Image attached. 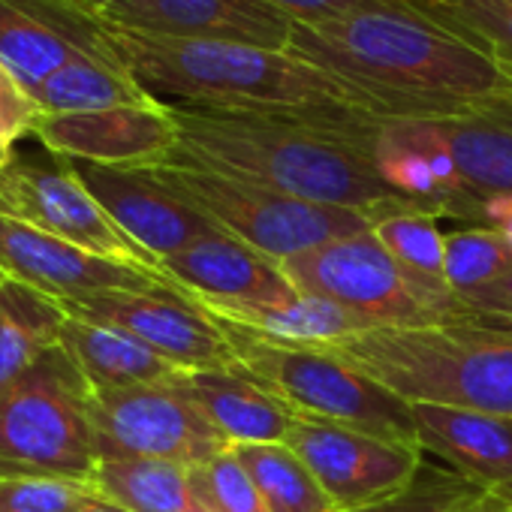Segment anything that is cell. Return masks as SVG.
I'll use <instances>...</instances> for the list:
<instances>
[{"label": "cell", "instance_id": "ba28073f", "mask_svg": "<svg viewBox=\"0 0 512 512\" xmlns=\"http://www.w3.org/2000/svg\"><path fill=\"white\" fill-rule=\"evenodd\" d=\"M278 266L302 296L335 302L371 329H416L461 320L458 296L446 284L404 269L371 232L311 247Z\"/></svg>", "mask_w": 512, "mask_h": 512}, {"label": "cell", "instance_id": "836d02e7", "mask_svg": "<svg viewBox=\"0 0 512 512\" xmlns=\"http://www.w3.org/2000/svg\"><path fill=\"white\" fill-rule=\"evenodd\" d=\"M94 491L67 476H0V512H79Z\"/></svg>", "mask_w": 512, "mask_h": 512}, {"label": "cell", "instance_id": "d6a6232c", "mask_svg": "<svg viewBox=\"0 0 512 512\" xmlns=\"http://www.w3.org/2000/svg\"><path fill=\"white\" fill-rule=\"evenodd\" d=\"M190 482L208 512H269L260 488L241 467L232 446L217 458L190 467Z\"/></svg>", "mask_w": 512, "mask_h": 512}, {"label": "cell", "instance_id": "9a60e30c", "mask_svg": "<svg viewBox=\"0 0 512 512\" xmlns=\"http://www.w3.org/2000/svg\"><path fill=\"white\" fill-rule=\"evenodd\" d=\"M34 139L70 163H94L112 169H142L169 157L178 142L172 103L121 106L100 112H43Z\"/></svg>", "mask_w": 512, "mask_h": 512}, {"label": "cell", "instance_id": "8992f818", "mask_svg": "<svg viewBox=\"0 0 512 512\" xmlns=\"http://www.w3.org/2000/svg\"><path fill=\"white\" fill-rule=\"evenodd\" d=\"M100 464L91 383L55 344L0 389V476H67L94 482Z\"/></svg>", "mask_w": 512, "mask_h": 512}, {"label": "cell", "instance_id": "2e32d148", "mask_svg": "<svg viewBox=\"0 0 512 512\" xmlns=\"http://www.w3.org/2000/svg\"><path fill=\"white\" fill-rule=\"evenodd\" d=\"M160 272L199 311L284 305L299 296L275 260L220 229L160 260Z\"/></svg>", "mask_w": 512, "mask_h": 512}, {"label": "cell", "instance_id": "cb8c5ba5", "mask_svg": "<svg viewBox=\"0 0 512 512\" xmlns=\"http://www.w3.org/2000/svg\"><path fill=\"white\" fill-rule=\"evenodd\" d=\"M61 326L64 308L55 299L0 272V389L61 344Z\"/></svg>", "mask_w": 512, "mask_h": 512}, {"label": "cell", "instance_id": "4316f807", "mask_svg": "<svg viewBox=\"0 0 512 512\" xmlns=\"http://www.w3.org/2000/svg\"><path fill=\"white\" fill-rule=\"evenodd\" d=\"M34 100L43 112H100V109H121V106H148L154 97L121 61L103 58H79L49 76Z\"/></svg>", "mask_w": 512, "mask_h": 512}, {"label": "cell", "instance_id": "74e56055", "mask_svg": "<svg viewBox=\"0 0 512 512\" xmlns=\"http://www.w3.org/2000/svg\"><path fill=\"white\" fill-rule=\"evenodd\" d=\"M482 226L494 229L509 244V250H512V193H500V196L485 199Z\"/></svg>", "mask_w": 512, "mask_h": 512}, {"label": "cell", "instance_id": "484cf974", "mask_svg": "<svg viewBox=\"0 0 512 512\" xmlns=\"http://www.w3.org/2000/svg\"><path fill=\"white\" fill-rule=\"evenodd\" d=\"M97 494L127 512H208L196 497L190 470L148 458H100Z\"/></svg>", "mask_w": 512, "mask_h": 512}, {"label": "cell", "instance_id": "1f68e13d", "mask_svg": "<svg viewBox=\"0 0 512 512\" xmlns=\"http://www.w3.org/2000/svg\"><path fill=\"white\" fill-rule=\"evenodd\" d=\"M485 494V488L464 479L461 473L425 461L404 491L353 512H464Z\"/></svg>", "mask_w": 512, "mask_h": 512}, {"label": "cell", "instance_id": "7bdbcfd3", "mask_svg": "<svg viewBox=\"0 0 512 512\" xmlns=\"http://www.w3.org/2000/svg\"><path fill=\"white\" fill-rule=\"evenodd\" d=\"M91 4H94V0H91Z\"/></svg>", "mask_w": 512, "mask_h": 512}, {"label": "cell", "instance_id": "7a4b0ae2", "mask_svg": "<svg viewBox=\"0 0 512 512\" xmlns=\"http://www.w3.org/2000/svg\"><path fill=\"white\" fill-rule=\"evenodd\" d=\"M172 118L178 127V142L166 157L172 163L211 169L317 205L371 211L377 217L416 211L380 178L371 160L374 133L386 118H371L359 127H326L178 103H172Z\"/></svg>", "mask_w": 512, "mask_h": 512}, {"label": "cell", "instance_id": "d6986e66", "mask_svg": "<svg viewBox=\"0 0 512 512\" xmlns=\"http://www.w3.org/2000/svg\"><path fill=\"white\" fill-rule=\"evenodd\" d=\"M100 19L148 34L263 49H287L293 34V19L263 0H136L100 10Z\"/></svg>", "mask_w": 512, "mask_h": 512}, {"label": "cell", "instance_id": "52a82bcc", "mask_svg": "<svg viewBox=\"0 0 512 512\" xmlns=\"http://www.w3.org/2000/svg\"><path fill=\"white\" fill-rule=\"evenodd\" d=\"M142 169L181 202L205 214L220 232L238 238L275 263L338 238L371 232L380 220L371 211L305 202L187 163L163 160Z\"/></svg>", "mask_w": 512, "mask_h": 512}, {"label": "cell", "instance_id": "7402d4cb", "mask_svg": "<svg viewBox=\"0 0 512 512\" xmlns=\"http://www.w3.org/2000/svg\"><path fill=\"white\" fill-rule=\"evenodd\" d=\"M61 347L79 365L91 389H130V386H154L169 383L181 368L133 335L100 326L64 311Z\"/></svg>", "mask_w": 512, "mask_h": 512}, {"label": "cell", "instance_id": "603a6c76", "mask_svg": "<svg viewBox=\"0 0 512 512\" xmlns=\"http://www.w3.org/2000/svg\"><path fill=\"white\" fill-rule=\"evenodd\" d=\"M431 124L458 175L482 202L512 193V103Z\"/></svg>", "mask_w": 512, "mask_h": 512}, {"label": "cell", "instance_id": "44dd1931", "mask_svg": "<svg viewBox=\"0 0 512 512\" xmlns=\"http://www.w3.org/2000/svg\"><path fill=\"white\" fill-rule=\"evenodd\" d=\"M169 386L193 401L229 446L287 443L296 422L287 404L235 371H178Z\"/></svg>", "mask_w": 512, "mask_h": 512}, {"label": "cell", "instance_id": "b9f144b4", "mask_svg": "<svg viewBox=\"0 0 512 512\" xmlns=\"http://www.w3.org/2000/svg\"><path fill=\"white\" fill-rule=\"evenodd\" d=\"M94 4L100 10H115V7H130V4H136V0H94Z\"/></svg>", "mask_w": 512, "mask_h": 512}, {"label": "cell", "instance_id": "f35d334b", "mask_svg": "<svg viewBox=\"0 0 512 512\" xmlns=\"http://www.w3.org/2000/svg\"><path fill=\"white\" fill-rule=\"evenodd\" d=\"M79 512H127V509H121L118 503H112V500H106L103 494L94 491V494L85 500V506H82Z\"/></svg>", "mask_w": 512, "mask_h": 512}, {"label": "cell", "instance_id": "83f0119b", "mask_svg": "<svg viewBox=\"0 0 512 512\" xmlns=\"http://www.w3.org/2000/svg\"><path fill=\"white\" fill-rule=\"evenodd\" d=\"M232 452L260 488L269 512H341L287 443H241Z\"/></svg>", "mask_w": 512, "mask_h": 512}, {"label": "cell", "instance_id": "7c38bea8", "mask_svg": "<svg viewBox=\"0 0 512 512\" xmlns=\"http://www.w3.org/2000/svg\"><path fill=\"white\" fill-rule=\"evenodd\" d=\"M67 314L121 329L175 362L181 371H235L238 356L226 332L175 293H97L58 302Z\"/></svg>", "mask_w": 512, "mask_h": 512}, {"label": "cell", "instance_id": "8fae6325", "mask_svg": "<svg viewBox=\"0 0 512 512\" xmlns=\"http://www.w3.org/2000/svg\"><path fill=\"white\" fill-rule=\"evenodd\" d=\"M287 446L308 464L341 512L365 509L404 491L425 464V452L416 443L314 416H296Z\"/></svg>", "mask_w": 512, "mask_h": 512}, {"label": "cell", "instance_id": "4fadbf2b", "mask_svg": "<svg viewBox=\"0 0 512 512\" xmlns=\"http://www.w3.org/2000/svg\"><path fill=\"white\" fill-rule=\"evenodd\" d=\"M0 272H7L10 278L40 290L43 296L55 302L97 296V293L184 296L160 269L106 260V256H97L76 244L52 238L7 214H0Z\"/></svg>", "mask_w": 512, "mask_h": 512}, {"label": "cell", "instance_id": "e0dca14e", "mask_svg": "<svg viewBox=\"0 0 512 512\" xmlns=\"http://www.w3.org/2000/svg\"><path fill=\"white\" fill-rule=\"evenodd\" d=\"M371 160L380 178L416 211L482 226L485 202L464 184L431 121H380Z\"/></svg>", "mask_w": 512, "mask_h": 512}, {"label": "cell", "instance_id": "30bf717a", "mask_svg": "<svg viewBox=\"0 0 512 512\" xmlns=\"http://www.w3.org/2000/svg\"><path fill=\"white\" fill-rule=\"evenodd\" d=\"M0 214L106 260L160 269L154 256L109 217L70 160L37 163L16 157L0 169Z\"/></svg>", "mask_w": 512, "mask_h": 512}, {"label": "cell", "instance_id": "e575fe53", "mask_svg": "<svg viewBox=\"0 0 512 512\" xmlns=\"http://www.w3.org/2000/svg\"><path fill=\"white\" fill-rule=\"evenodd\" d=\"M40 115L34 94L0 64V169L16 160V142L34 133Z\"/></svg>", "mask_w": 512, "mask_h": 512}, {"label": "cell", "instance_id": "3957f363", "mask_svg": "<svg viewBox=\"0 0 512 512\" xmlns=\"http://www.w3.org/2000/svg\"><path fill=\"white\" fill-rule=\"evenodd\" d=\"M103 25L121 64L154 97H175L178 106L293 118L326 127H359L371 118H386L362 91L287 49Z\"/></svg>", "mask_w": 512, "mask_h": 512}, {"label": "cell", "instance_id": "f1b7e54d", "mask_svg": "<svg viewBox=\"0 0 512 512\" xmlns=\"http://www.w3.org/2000/svg\"><path fill=\"white\" fill-rule=\"evenodd\" d=\"M431 25L491 52L512 70V0H401Z\"/></svg>", "mask_w": 512, "mask_h": 512}, {"label": "cell", "instance_id": "6da1fadb", "mask_svg": "<svg viewBox=\"0 0 512 512\" xmlns=\"http://www.w3.org/2000/svg\"><path fill=\"white\" fill-rule=\"evenodd\" d=\"M287 52L353 85L392 121H443L512 103V70L416 13L293 22Z\"/></svg>", "mask_w": 512, "mask_h": 512}, {"label": "cell", "instance_id": "277c9868", "mask_svg": "<svg viewBox=\"0 0 512 512\" xmlns=\"http://www.w3.org/2000/svg\"><path fill=\"white\" fill-rule=\"evenodd\" d=\"M320 350L350 362L410 404L512 419V329L461 317L416 329H365Z\"/></svg>", "mask_w": 512, "mask_h": 512}, {"label": "cell", "instance_id": "d590c367", "mask_svg": "<svg viewBox=\"0 0 512 512\" xmlns=\"http://www.w3.org/2000/svg\"><path fill=\"white\" fill-rule=\"evenodd\" d=\"M293 22H323L353 13H410L401 0H263Z\"/></svg>", "mask_w": 512, "mask_h": 512}, {"label": "cell", "instance_id": "8d00e7d4", "mask_svg": "<svg viewBox=\"0 0 512 512\" xmlns=\"http://www.w3.org/2000/svg\"><path fill=\"white\" fill-rule=\"evenodd\" d=\"M458 308L464 320H476V323L497 326V329H512V269L503 278L473 293H461Z\"/></svg>", "mask_w": 512, "mask_h": 512}, {"label": "cell", "instance_id": "60d3db41", "mask_svg": "<svg viewBox=\"0 0 512 512\" xmlns=\"http://www.w3.org/2000/svg\"><path fill=\"white\" fill-rule=\"evenodd\" d=\"M491 494H494L500 503H506V506L512 509V479H509V482H503V485H497V488H491Z\"/></svg>", "mask_w": 512, "mask_h": 512}, {"label": "cell", "instance_id": "4dcf8cb0", "mask_svg": "<svg viewBox=\"0 0 512 512\" xmlns=\"http://www.w3.org/2000/svg\"><path fill=\"white\" fill-rule=\"evenodd\" d=\"M371 235L395 256V260L428 278L443 284V256H446V235L437 229V220L419 211H398L386 214L374 223Z\"/></svg>", "mask_w": 512, "mask_h": 512}, {"label": "cell", "instance_id": "f546056e", "mask_svg": "<svg viewBox=\"0 0 512 512\" xmlns=\"http://www.w3.org/2000/svg\"><path fill=\"white\" fill-rule=\"evenodd\" d=\"M512 269L509 244L488 226H473L446 235V256H443V284L461 296L473 293Z\"/></svg>", "mask_w": 512, "mask_h": 512}, {"label": "cell", "instance_id": "ffe728a7", "mask_svg": "<svg viewBox=\"0 0 512 512\" xmlns=\"http://www.w3.org/2000/svg\"><path fill=\"white\" fill-rule=\"evenodd\" d=\"M413 422L422 452L437 455L449 470L479 488L491 491L512 479V419L443 404H413Z\"/></svg>", "mask_w": 512, "mask_h": 512}, {"label": "cell", "instance_id": "5b68a950", "mask_svg": "<svg viewBox=\"0 0 512 512\" xmlns=\"http://www.w3.org/2000/svg\"><path fill=\"white\" fill-rule=\"evenodd\" d=\"M238 356V374L275 395L296 416L362 428L389 440L416 443L413 404L362 374L350 362L305 344H281L211 317Z\"/></svg>", "mask_w": 512, "mask_h": 512}, {"label": "cell", "instance_id": "d4e9b609", "mask_svg": "<svg viewBox=\"0 0 512 512\" xmlns=\"http://www.w3.org/2000/svg\"><path fill=\"white\" fill-rule=\"evenodd\" d=\"M208 317L229 320L253 335L281 341V344H305V347H323L350 335H359L371 329L362 317L353 311L317 299V296H296L284 305H247V308H211Z\"/></svg>", "mask_w": 512, "mask_h": 512}, {"label": "cell", "instance_id": "ab89813d", "mask_svg": "<svg viewBox=\"0 0 512 512\" xmlns=\"http://www.w3.org/2000/svg\"><path fill=\"white\" fill-rule=\"evenodd\" d=\"M464 512H512V509H509L506 503H500V500L488 491L476 506H470V509H464Z\"/></svg>", "mask_w": 512, "mask_h": 512}, {"label": "cell", "instance_id": "9c48e42d", "mask_svg": "<svg viewBox=\"0 0 512 512\" xmlns=\"http://www.w3.org/2000/svg\"><path fill=\"white\" fill-rule=\"evenodd\" d=\"M91 422L100 458H148L190 470L229 449V440L169 383L91 389Z\"/></svg>", "mask_w": 512, "mask_h": 512}, {"label": "cell", "instance_id": "ac0fdd59", "mask_svg": "<svg viewBox=\"0 0 512 512\" xmlns=\"http://www.w3.org/2000/svg\"><path fill=\"white\" fill-rule=\"evenodd\" d=\"M85 187L109 211V217L142 247L157 266L166 256L190 247L196 238L217 232V226L169 193L145 169H112L94 163H73Z\"/></svg>", "mask_w": 512, "mask_h": 512}, {"label": "cell", "instance_id": "5bb4252c", "mask_svg": "<svg viewBox=\"0 0 512 512\" xmlns=\"http://www.w3.org/2000/svg\"><path fill=\"white\" fill-rule=\"evenodd\" d=\"M79 58L121 61L91 0H0V64L31 94Z\"/></svg>", "mask_w": 512, "mask_h": 512}]
</instances>
